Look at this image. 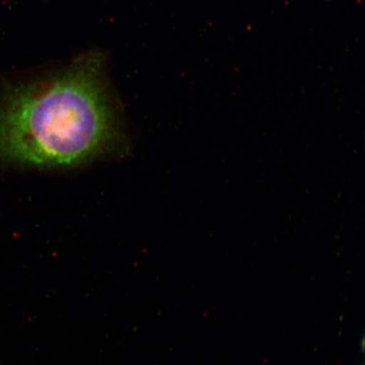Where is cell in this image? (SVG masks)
I'll return each mask as SVG.
<instances>
[{
	"instance_id": "cell-1",
	"label": "cell",
	"mask_w": 365,
	"mask_h": 365,
	"mask_svg": "<svg viewBox=\"0 0 365 365\" xmlns=\"http://www.w3.org/2000/svg\"><path fill=\"white\" fill-rule=\"evenodd\" d=\"M105 68L90 52L51 74L0 84V167L67 168L120 152Z\"/></svg>"
}]
</instances>
